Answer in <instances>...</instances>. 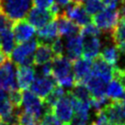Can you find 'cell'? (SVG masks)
Listing matches in <instances>:
<instances>
[{
	"label": "cell",
	"instance_id": "6da1fadb",
	"mask_svg": "<svg viewBox=\"0 0 125 125\" xmlns=\"http://www.w3.org/2000/svg\"><path fill=\"white\" fill-rule=\"evenodd\" d=\"M73 62L64 56H55L52 61V74L56 84L63 87H73L75 84L74 74H72Z\"/></svg>",
	"mask_w": 125,
	"mask_h": 125
},
{
	"label": "cell",
	"instance_id": "7a4b0ae2",
	"mask_svg": "<svg viewBox=\"0 0 125 125\" xmlns=\"http://www.w3.org/2000/svg\"><path fill=\"white\" fill-rule=\"evenodd\" d=\"M37 46V39H31L25 42L19 43L13 49L9 59L17 64V66H31L33 64V53Z\"/></svg>",
	"mask_w": 125,
	"mask_h": 125
},
{
	"label": "cell",
	"instance_id": "3957f363",
	"mask_svg": "<svg viewBox=\"0 0 125 125\" xmlns=\"http://www.w3.org/2000/svg\"><path fill=\"white\" fill-rule=\"evenodd\" d=\"M32 0H0V10L12 21L23 20L30 11Z\"/></svg>",
	"mask_w": 125,
	"mask_h": 125
},
{
	"label": "cell",
	"instance_id": "277c9868",
	"mask_svg": "<svg viewBox=\"0 0 125 125\" xmlns=\"http://www.w3.org/2000/svg\"><path fill=\"white\" fill-rule=\"evenodd\" d=\"M119 20V10L107 8L102 9L101 11L91 18V21H93V24H95L99 29V31L105 33L106 35L110 36L117 26Z\"/></svg>",
	"mask_w": 125,
	"mask_h": 125
},
{
	"label": "cell",
	"instance_id": "5b68a950",
	"mask_svg": "<svg viewBox=\"0 0 125 125\" xmlns=\"http://www.w3.org/2000/svg\"><path fill=\"white\" fill-rule=\"evenodd\" d=\"M16 88H19V86L15 79V67L8 58L0 65V89L8 92Z\"/></svg>",
	"mask_w": 125,
	"mask_h": 125
},
{
	"label": "cell",
	"instance_id": "8992f818",
	"mask_svg": "<svg viewBox=\"0 0 125 125\" xmlns=\"http://www.w3.org/2000/svg\"><path fill=\"white\" fill-rule=\"evenodd\" d=\"M27 21L36 29H41L46 24L56 20L55 17L48 8H40L37 7L31 8L27 14Z\"/></svg>",
	"mask_w": 125,
	"mask_h": 125
},
{
	"label": "cell",
	"instance_id": "52a82bcc",
	"mask_svg": "<svg viewBox=\"0 0 125 125\" xmlns=\"http://www.w3.org/2000/svg\"><path fill=\"white\" fill-rule=\"evenodd\" d=\"M62 13L69 20H72L75 24H77L80 27H83L86 24L90 23L91 21L89 14L86 12L83 4L73 3V4L67 5Z\"/></svg>",
	"mask_w": 125,
	"mask_h": 125
},
{
	"label": "cell",
	"instance_id": "ba28073f",
	"mask_svg": "<svg viewBox=\"0 0 125 125\" xmlns=\"http://www.w3.org/2000/svg\"><path fill=\"white\" fill-rule=\"evenodd\" d=\"M22 105L25 111L38 119L42 116V111L45 108L42 99L35 95L32 91L28 90H24V93H22Z\"/></svg>",
	"mask_w": 125,
	"mask_h": 125
},
{
	"label": "cell",
	"instance_id": "9c48e42d",
	"mask_svg": "<svg viewBox=\"0 0 125 125\" xmlns=\"http://www.w3.org/2000/svg\"><path fill=\"white\" fill-rule=\"evenodd\" d=\"M9 100L8 92L0 89V121L6 123L17 125V112Z\"/></svg>",
	"mask_w": 125,
	"mask_h": 125
},
{
	"label": "cell",
	"instance_id": "30bf717a",
	"mask_svg": "<svg viewBox=\"0 0 125 125\" xmlns=\"http://www.w3.org/2000/svg\"><path fill=\"white\" fill-rule=\"evenodd\" d=\"M57 84L52 76H37L31 85V90L42 99H44L48 94L53 89Z\"/></svg>",
	"mask_w": 125,
	"mask_h": 125
},
{
	"label": "cell",
	"instance_id": "8fae6325",
	"mask_svg": "<svg viewBox=\"0 0 125 125\" xmlns=\"http://www.w3.org/2000/svg\"><path fill=\"white\" fill-rule=\"evenodd\" d=\"M13 34L18 43L25 42L32 39L35 34V28L30 24L26 20H20L14 21L12 24Z\"/></svg>",
	"mask_w": 125,
	"mask_h": 125
},
{
	"label": "cell",
	"instance_id": "7c38bea8",
	"mask_svg": "<svg viewBox=\"0 0 125 125\" xmlns=\"http://www.w3.org/2000/svg\"><path fill=\"white\" fill-rule=\"evenodd\" d=\"M92 61L91 59L88 58H78L73 62L72 69H73V74L74 76L75 84L76 83H81L84 84L86 78L89 76L92 70Z\"/></svg>",
	"mask_w": 125,
	"mask_h": 125
},
{
	"label": "cell",
	"instance_id": "4fadbf2b",
	"mask_svg": "<svg viewBox=\"0 0 125 125\" xmlns=\"http://www.w3.org/2000/svg\"><path fill=\"white\" fill-rule=\"evenodd\" d=\"M52 111L61 121L64 122V123L70 122L73 118L74 109H73V107L71 104L68 92L55 104V106L52 109Z\"/></svg>",
	"mask_w": 125,
	"mask_h": 125
},
{
	"label": "cell",
	"instance_id": "5bb4252c",
	"mask_svg": "<svg viewBox=\"0 0 125 125\" xmlns=\"http://www.w3.org/2000/svg\"><path fill=\"white\" fill-rule=\"evenodd\" d=\"M113 70L114 66L104 61L99 54L92 61V74L101 78L107 84L113 78Z\"/></svg>",
	"mask_w": 125,
	"mask_h": 125
},
{
	"label": "cell",
	"instance_id": "9a60e30c",
	"mask_svg": "<svg viewBox=\"0 0 125 125\" xmlns=\"http://www.w3.org/2000/svg\"><path fill=\"white\" fill-rule=\"evenodd\" d=\"M83 41V55L85 58L93 60L99 54L101 42L98 36L84 35L81 36Z\"/></svg>",
	"mask_w": 125,
	"mask_h": 125
},
{
	"label": "cell",
	"instance_id": "2e32d148",
	"mask_svg": "<svg viewBox=\"0 0 125 125\" xmlns=\"http://www.w3.org/2000/svg\"><path fill=\"white\" fill-rule=\"evenodd\" d=\"M56 20H57L59 36L69 37V36L78 34L80 32L81 27L78 26L77 24H75L74 22H73L72 20H70L67 17H65L62 12H61L57 16Z\"/></svg>",
	"mask_w": 125,
	"mask_h": 125
},
{
	"label": "cell",
	"instance_id": "e0dca14e",
	"mask_svg": "<svg viewBox=\"0 0 125 125\" xmlns=\"http://www.w3.org/2000/svg\"><path fill=\"white\" fill-rule=\"evenodd\" d=\"M83 52V41L80 34H75L67 37L66 40V53L67 58L73 62L77 60Z\"/></svg>",
	"mask_w": 125,
	"mask_h": 125
},
{
	"label": "cell",
	"instance_id": "ac0fdd59",
	"mask_svg": "<svg viewBox=\"0 0 125 125\" xmlns=\"http://www.w3.org/2000/svg\"><path fill=\"white\" fill-rule=\"evenodd\" d=\"M35 70L31 66H18L17 67V84L20 90H27L30 88L31 83L34 80Z\"/></svg>",
	"mask_w": 125,
	"mask_h": 125
},
{
	"label": "cell",
	"instance_id": "d6986e66",
	"mask_svg": "<svg viewBox=\"0 0 125 125\" xmlns=\"http://www.w3.org/2000/svg\"><path fill=\"white\" fill-rule=\"evenodd\" d=\"M59 37L58 28L57 23L54 20L46 24L45 26L38 30L37 32V41L38 42L48 43L51 44L54 40H56Z\"/></svg>",
	"mask_w": 125,
	"mask_h": 125
},
{
	"label": "cell",
	"instance_id": "ffe728a7",
	"mask_svg": "<svg viewBox=\"0 0 125 125\" xmlns=\"http://www.w3.org/2000/svg\"><path fill=\"white\" fill-rule=\"evenodd\" d=\"M84 85H86L87 89L89 90L91 97L98 98L106 95V88L108 84L104 82L101 78L92 74V72L89 74V76L86 78Z\"/></svg>",
	"mask_w": 125,
	"mask_h": 125
},
{
	"label": "cell",
	"instance_id": "44dd1931",
	"mask_svg": "<svg viewBox=\"0 0 125 125\" xmlns=\"http://www.w3.org/2000/svg\"><path fill=\"white\" fill-rule=\"evenodd\" d=\"M103 111L111 124L121 125L125 122L121 109V100L119 101L111 100L109 105L103 109Z\"/></svg>",
	"mask_w": 125,
	"mask_h": 125
},
{
	"label": "cell",
	"instance_id": "7402d4cb",
	"mask_svg": "<svg viewBox=\"0 0 125 125\" xmlns=\"http://www.w3.org/2000/svg\"><path fill=\"white\" fill-rule=\"evenodd\" d=\"M35 54L33 57V64L36 66L42 65L52 59V50L51 45L48 43L38 42V46L35 50Z\"/></svg>",
	"mask_w": 125,
	"mask_h": 125
},
{
	"label": "cell",
	"instance_id": "603a6c76",
	"mask_svg": "<svg viewBox=\"0 0 125 125\" xmlns=\"http://www.w3.org/2000/svg\"><path fill=\"white\" fill-rule=\"evenodd\" d=\"M111 39L118 50L122 53H125V20L120 19L111 34Z\"/></svg>",
	"mask_w": 125,
	"mask_h": 125
},
{
	"label": "cell",
	"instance_id": "cb8c5ba5",
	"mask_svg": "<svg viewBox=\"0 0 125 125\" xmlns=\"http://www.w3.org/2000/svg\"><path fill=\"white\" fill-rule=\"evenodd\" d=\"M125 86L119 80L112 78L107 85L106 88V96L114 101H119L122 99V96L124 93Z\"/></svg>",
	"mask_w": 125,
	"mask_h": 125
},
{
	"label": "cell",
	"instance_id": "d4e9b609",
	"mask_svg": "<svg viewBox=\"0 0 125 125\" xmlns=\"http://www.w3.org/2000/svg\"><path fill=\"white\" fill-rule=\"evenodd\" d=\"M0 41L3 52L9 58L15 46V37L10 29H6L0 31Z\"/></svg>",
	"mask_w": 125,
	"mask_h": 125
},
{
	"label": "cell",
	"instance_id": "484cf974",
	"mask_svg": "<svg viewBox=\"0 0 125 125\" xmlns=\"http://www.w3.org/2000/svg\"><path fill=\"white\" fill-rule=\"evenodd\" d=\"M65 95V92L62 86H56L53 87L50 93L47 95L43 99V104L45 107V109H52L55 104Z\"/></svg>",
	"mask_w": 125,
	"mask_h": 125
},
{
	"label": "cell",
	"instance_id": "4316f807",
	"mask_svg": "<svg viewBox=\"0 0 125 125\" xmlns=\"http://www.w3.org/2000/svg\"><path fill=\"white\" fill-rule=\"evenodd\" d=\"M99 55L109 64L112 66H116L117 62L120 60L121 52L118 50V48L115 45H106Z\"/></svg>",
	"mask_w": 125,
	"mask_h": 125
},
{
	"label": "cell",
	"instance_id": "83f0119b",
	"mask_svg": "<svg viewBox=\"0 0 125 125\" xmlns=\"http://www.w3.org/2000/svg\"><path fill=\"white\" fill-rule=\"evenodd\" d=\"M70 92L74 98H76L81 101H89L91 98V94H90L89 90L87 89L86 85L81 84V83L74 84L73 89Z\"/></svg>",
	"mask_w": 125,
	"mask_h": 125
},
{
	"label": "cell",
	"instance_id": "f1b7e54d",
	"mask_svg": "<svg viewBox=\"0 0 125 125\" xmlns=\"http://www.w3.org/2000/svg\"><path fill=\"white\" fill-rule=\"evenodd\" d=\"M17 125H40V121L27 111L19 109L17 112Z\"/></svg>",
	"mask_w": 125,
	"mask_h": 125
},
{
	"label": "cell",
	"instance_id": "f546056e",
	"mask_svg": "<svg viewBox=\"0 0 125 125\" xmlns=\"http://www.w3.org/2000/svg\"><path fill=\"white\" fill-rule=\"evenodd\" d=\"M104 8L105 6L102 0H86L85 8L89 15H96L98 12L101 11L102 9H104Z\"/></svg>",
	"mask_w": 125,
	"mask_h": 125
},
{
	"label": "cell",
	"instance_id": "4dcf8cb0",
	"mask_svg": "<svg viewBox=\"0 0 125 125\" xmlns=\"http://www.w3.org/2000/svg\"><path fill=\"white\" fill-rule=\"evenodd\" d=\"M40 125H62V123L58 118H56L52 109H45Z\"/></svg>",
	"mask_w": 125,
	"mask_h": 125
},
{
	"label": "cell",
	"instance_id": "1f68e13d",
	"mask_svg": "<svg viewBox=\"0 0 125 125\" xmlns=\"http://www.w3.org/2000/svg\"><path fill=\"white\" fill-rule=\"evenodd\" d=\"M8 98H9L11 104L16 109H20V107L22 106V92L20 90V88L10 90Z\"/></svg>",
	"mask_w": 125,
	"mask_h": 125
},
{
	"label": "cell",
	"instance_id": "d6a6232c",
	"mask_svg": "<svg viewBox=\"0 0 125 125\" xmlns=\"http://www.w3.org/2000/svg\"><path fill=\"white\" fill-rule=\"evenodd\" d=\"M89 120L88 113H80L74 112V117L72 118L69 125H87V121Z\"/></svg>",
	"mask_w": 125,
	"mask_h": 125
},
{
	"label": "cell",
	"instance_id": "836d02e7",
	"mask_svg": "<svg viewBox=\"0 0 125 125\" xmlns=\"http://www.w3.org/2000/svg\"><path fill=\"white\" fill-rule=\"evenodd\" d=\"M50 45H51L52 52L54 53L55 56H61V55H62V52H63V44H62V40L60 39V38H57L56 40H54Z\"/></svg>",
	"mask_w": 125,
	"mask_h": 125
},
{
	"label": "cell",
	"instance_id": "e575fe53",
	"mask_svg": "<svg viewBox=\"0 0 125 125\" xmlns=\"http://www.w3.org/2000/svg\"><path fill=\"white\" fill-rule=\"evenodd\" d=\"M13 22L14 21L9 20L8 17L0 10V31L6 30V29H10L12 27Z\"/></svg>",
	"mask_w": 125,
	"mask_h": 125
},
{
	"label": "cell",
	"instance_id": "d590c367",
	"mask_svg": "<svg viewBox=\"0 0 125 125\" xmlns=\"http://www.w3.org/2000/svg\"><path fill=\"white\" fill-rule=\"evenodd\" d=\"M32 3L34 7L40 8H48L54 3L53 0H32Z\"/></svg>",
	"mask_w": 125,
	"mask_h": 125
},
{
	"label": "cell",
	"instance_id": "8d00e7d4",
	"mask_svg": "<svg viewBox=\"0 0 125 125\" xmlns=\"http://www.w3.org/2000/svg\"><path fill=\"white\" fill-rule=\"evenodd\" d=\"M52 61L42 64V74L43 76H52Z\"/></svg>",
	"mask_w": 125,
	"mask_h": 125
},
{
	"label": "cell",
	"instance_id": "74e56055",
	"mask_svg": "<svg viewBox=\"0 0 125 125\" xmlns=\"http://www.w3.org/2000/svg\"><path fill=\"white\" fill-rule=\"evenodd\" d=\"M103 4L107 8L110 9H116L118 4L120 2V0H102Z\"/></svg>",
	"mask_w": 125,
	"mask_h": 125
},
{
	"label": "cell",
	"instance_id": "f35d334b",
	"mask_svg": "<svg viewBox=\"0 0 125 125\" xmlns=\"http://www.w3.org/2000/svg\"><path fill=\"white\" fill-rule=\"evenodd\" d=\"M53 1H55V3L59 5L61 8H65L67 5L71 3V0H53Z\"/></svg>",
	"mask_w": 125,
	"mask_h": 125
},
{
	"label": "cell",
	"instance_id": "ab89813d",
	"mask_svg": "<svg viewBox=\"0 0 125 125\" xmlns=\"http://www.w3.org/2000/svg\"><path fill=\"white\" fill-rule=\"evenodd\" d=\"M8 56L5 54L3 52L0 51V65H1L2 63H4V62L8 60Z\"/></svg>",
	"mask_w": 125,
	"mask_h": 125
},
{
	"label": "cell",
	"instance_id": "60d3db41",
	"mask_svg": "<svg viewBox=\"0 0 125 125\" xmlns=\"http://www.w3.org/2000/svg\"><path fill=\"white\" fill-rule=\"evenodd\" d=\"M121 109H122V115L125 121V102H123L122 100H121Z\"/></svg>",
	"mask_w": 125,
	"mask_h": 125
},
{
	"label": "cell",
	"instance_id": "b9f144b4",
	"mask_svg": "<svg viewBox=\"0 0 125 125\" xmlns=\"http://www.w3.org/2000/svg\"><path fill=\"white\" fill-rule=\"evenodd\" d=\"M73 3H76V4H83L85 0H72Z\"/></svg>",
	"mask_w": 125,
	"mask_h": 125
},
{
	"label": "cell",
	"instance_id": "7bdbcfd3",
	"mask_svg": "<svg viewBox=\"0 0 125 125\" xmlns=\"http://www.w3.org/2000/svg\"><path fill=\"white\" fill-rule=\"evenodd\" d=\"M123 102H125V89H124V93H123V96H122V99H121Z\"/></svg>",
	"mask_w": 125,
	"mask_h": 125
},
{
	"label": "cell",
	"instance_id": "ee69618b",
	"mask_svg": "<svg viewBox=\"0 0 125 125\" xmlns=\"http://www.w3.org/2000/svg\"><path fill=\"white\" fill-rule=\"evenodd\" d=\"M0 49H1V41H0Z\"/></svg>",
	"mask_w": 125,
	"mask_h": 125
},
{
	"label": "cell",
	"instance_id": "f6af8a7d",
	"mask_svg": "<svg viewBox=\"0 0 125 125\" xmlns=\"http://www.w3.org/2000/svg\"><path fill=\"white\" fill-rule=\"evenodd\" d=\"M121 125H125V122H123V123H122V124H121Z\"/></svg>",
	"mask_w": 125,
	"mask_h": 125
},
{
	"label": "cell",
	"instance_id": "bcb514c9",
	"mask_svg": "<svg viewBox=\"0 0 125 125\" xmlns=\"http://www.w3.org/2000/svg\"><path fill=\"white\" fill-rule=\"evenodd\" d=\"M124 70H125V68H124Z\"/></svg>",
	"mask_w": 125,
	"mask_h": 125
}]
</instances>
